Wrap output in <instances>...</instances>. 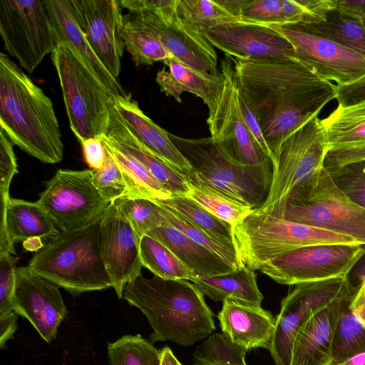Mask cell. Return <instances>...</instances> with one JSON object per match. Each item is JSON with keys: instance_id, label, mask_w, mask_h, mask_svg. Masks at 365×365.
I'll return each instance as SVG.
<instances>
[{"instance_id": "cell-1", "label": "cell", "mask_w": 365, "mask_h": 365, "mask_svg": "<svg viewBox=\"0 0 365 365\" xmlns=\"http://www.w3.org/2000/svg\"><path fill=\"white\" fill-rule=\"evenodd\" d=\"M230 58L239 90L257 118L272 160L287 136L336 98L337 86L295 56Z\"/></svg>"}, {"instance_id": "cell-2", "label": "cell", "mask_w": 365, "mask_h": 365, "mask_svg": "<svg viewBox=\"0 0 365 365\" xmlns=\"http://www.w3.org/2000/svg\"><path fill=\"white\" fill-rule=\"evenodd\" d=\"M0 127L14 145L43 163L63 158L51 100L10 58L0 53Z\"/></svg>"}, {"instance_id": "cell-3", "label": "cell", "mask_w": 365, "mask_h": 365, "mask_svg": "<svg viewBox=\"0 0 365 365\" xmlns=\"http://www.w3.org/2000/svg\"><path fill=\"white\" fill-rule=\"evenodd\" d=\"M123 298L147 317L152 342L170 341L191 346L215 330L213 314L203 294L185 279H165L142 274L128 283Z\"/></svg>"}, {"instance_id": "cell-4", "label": "cell", "mask_w": 365, "mask_h": 365, "mask_svg": "<svg viewBox=\"0 0 365 365\" xmlns=\"http://www.w3.org/2000/svg\"><path fill=\"white\" fill-rule=\"evenodd\" d=\"M169 135L191 165V172L185 175L190 186L254 211L263 207L272 182V161L256 165H237L222 155L211 137L185 138L170 133Z\"/></svg>"}, {"instance_id": "cell-5", "label": "cell", "mask_w": 365, "mask_h": 365, "mask_svg": "<svg viewBox=\"0 0 365 365\" xmlns=\"http://www.w3.org/2000/svg\"><path fill=\"white\" fill-rule=\"evenodd\" d=\"M101 217L78 230L60 231L34 254L28 267L73 294L113 287L102 254Z\"/></svg>"}, {"instance_id": "cell-6", "label": "cell", "mask_w": 365, "mask_h": 365, "mask_svg": "<svg viewBox=\"0 0 365 365\" xmlns=\"http://www.w3.org/2000/svg\"><path fill=\"white\" fill-rule=\"evenodd\" d=\"M270 215L343 235L365 246V208L336 186L324 167L294 187Z\"/></svg>"}, {"instance_id": "cell-7", "label": "cell", "mask_w": 365, "mask_h": 365, "mask_svg": "<svg viewBox=\"0 0 365 365\" xmlns=\"http://www.w3.org/2000/svg\"><path fill=\"white\" fill-rule=\"evenodd\" d=\"M233 240L242 264L253 271L261 269L274 257L297 248L323 244L358 243L343 235L257 211L233 227Z\"/></svg>"}, {"instance_id": "cell-8", "label": "cell", "mask_w": 365, "mask_h": 365, "mask_svg": "<svg viewBox=\"0 0 365 365\" xmlns=\"http://www.w3.org/2000/svg\"><path fill=\"white\" fill-rule=\"evenodd\" d=\"M70 128L78 140L105 135L115 97L71 48L58 43L51 53Z\"/></svg>"}, {"instance_id": "cell-9", "label": "cell", "mask_w": 365, "mask_h": 365, "mask_svg": "<svg viewBox=\"0 0 365 365\" xmlns=\"http://www.w3.org/2000/svg\"><path fill=\"white\" fill-rule=\"evenodd\" d=\"M126 7L176 60L205 76L220 74L215 48L183 21L176 0H129Z\"/></svg>"}, {"instance_id": "cell-10", "label": "cell", "mask_w": 365, "mask_h": 365, "mask_svg": "<svg viewBox=\"0 0 365 365\" xmlns=\"http://www.w3.org/2000/svg\"><path fill=\"white\" fill-rule=\"evenodd\" d=\"M329 151L325 130L318 116L287 136L272 158L273 178L267 200L259 212L280 208L290 192L324 167Z\"/></svg>"}, {"instance_id": "cell-11", "label": "cell", "mask_w": 365, "mask_h": 365, "mask_svg": "<svg viewBox=\"0 0 365 365\" xmlns=\"http://www.w3.org/2000/svg\"><path fill=\"white\" fill-rule=\"evenodd\" d=\"M223 81L207 123L218 150L232 163L256 165L272 162L247 128L240 109L234 64L230 57L222 60Z\"/></svg>"}, {"instance_id": "cell-12", "label": "cell", "mask_w": 365, "mask_h": 365, "mask_svg": "<svg viewBox=\"0 0 365 365\" xmlns=\"http://www.w3.org/2000/svg\"><path fill=\"white\" fill-rule=\"evenodd\" d=\"M0 34L5 49L29 73L57 46L53 24L41 0H0Z\"/></svg>"}, {"instance_id": "cell-13", "label": "cell", "mask_w": 365, "mask_h": 365, "mask_svg": "<svg viewBox=\"0 0 365 365\" xmlns=\"http://www.w3.org/2000/svg\"><path fill=\"white\" fill-rule=\"evenodd\" d=\"M364 254L365 246L359 243L307 246L274 257L260 270L286 285L347 277Z\"/></svg>"}, {"instance_id": "cell-14", "label": "cell", "mask_w": 365, "mask_h": 365, "mask_svg": "<svg viewBox=\"0 0 365 365\" xmlns=\"http://www.w3.org/2000/svg\"><path fill=\"white\" fill-rule=\"evenodd\" d=\"M356 287L348 277L299 284L281 302L269 351L276 365H290L296 335L313 314L353 297Z\"/></svg>"}, {"instance_id": "cell-15", "label": "cell", "mask_w": 365, "mask_h": 365, "mask_svg": "<svg viewBox=\"0 0 365 365\" xmlns=\"http://www.w3.org/2000/svg\"><path fill=\"white\" fill-rule=\"evenodd\" d=\"M36 202L61 232L87 226L110 205L95 186L91 169L58 170Z\"/></svg>"}, {"instance_id": "cell-16", "label": "cell", "mask_w": 365, "mask_h": 365, "mask_svg": "<svg viewBox=\"0 0 365 365\" xmlns=\"http://www.w3.org/2000/svg\"><path fill=\"white\" fill-rule=\"evenodd\" d=\"M292 46L294 56L322 79L338 86L365 74V58L331 40L300 31L289 24L270 26Z\"/></svg>"}, {"instance_id": "cell-17", "label": "cell", "mask_w": 365, "mask_h": 365, "mask_svg": "<svg viewBox=\"0 0 365 365\" xmlns=\"http://www.w3.org/2000/svg\"><path fill=\"white\" fill-rule=\"evenodd\" d=\"M75 19L94 52L118 79L125 46L119 0H70Z\"/></svg>"}, {"instance_id": "cell-18", "label": "cell", "mask_w": 365, "mask_h": 365, "mask_svg": "<svg viewBox=\"0 0 365 365\" xmlns=\"http://www.w3.org/2000/svg\"><path fill=\"white\" fill-rule=\"evenodd\" d=\"M14 311L28 319L48 343L55 339L67 310L58 286L31 271L16 269Z\"/></svg>"}, {"instance_id": "cell-19", "label": "cell", "mask_w": 365, "mask_h": 365, "mask_svg": "<svg viewBox=\"0 0 365 365\" xmlns=\"http://www.w3.org/2000/svg\"><path fill=\"white\" fill-rule=\"evenodd\" d=\"M101 230L105 266L118 298L122 299L125 285L141 274L140 238L115 203L104 211Z\"/></svg>"}, {"instance_id": "cell-20", "label": "cell", "mask_w": 365, "mask_h": 365, "mask_svg": "<svg viewBox=\"0 0 365 365\" xmlns=\"http://www.w3.org/2000/svg\"><path fill=\"white\" fill-rule=\"evenodd\" d=\"M199 33L214 47L235 59L294 56L290 43L270 26L229 22Z\"/></svg>"}, {"instance_id": "cell-21", "label": "cell", "mask_w": 365, "mask_h": 365, "mask_svg": "<svg viewBox=\"0 0 365 365\" xmlns=\"http://www.w3.org/2000/svg\"><path fill=\"white\" fill-rule=\"evenodd\" d=\"M222 332L235 344L247 350L269 349L276 318L261 307L226 299L217 314Z\"/></svg>"}, {"instance_id": "cell-22", "label": "cell", "mask_w": 365, "mask_h": 365, "mask_svg": "<svg viewBox=\"0 0 365 365\" xmlns=\"http://www.w3.org/2000/svg\"><path fill=\"white\" fill-rule=\"evenodd\" d=\"M53 26L57 44L71 48L115 98L128 95L118 78L104 66L78 25L70 0H44Z\"/></svg>"}, {"instance_id": "cell-23", "label": "cell", "mask_w": 365, "mask_h": 365, "mask_svg": "<svg viewBox=\"0 0 365 365\" xmlns=\"http://www.w3.org/2000/svg\"><path fill=\"white\" fill-rule=\"evenodd\" d=\"M124 123L144 148L185 176L192 168L170 138L169 133L147 116L130 96L114 98Z\"/></svg>"}, {"instance_id": "cell-24", "label": "cell", "mask_w": 365, "mask_h": 365, "mask_svg": "<svg viewBox=\"0 0 365 365\" xmlns=\"http://www.w3.org/2000/svg\"><path fill=\"white\" fill-rule=\"evenodd\" d=\"M0 250L13 252L15 242L48 241L60 230L37 203L11 198L1 202Z\"/></svg>"}, {"instance_id": "cell-25", "label": "cell", "mask_w": 365, "mask_h": 365, "mask_svg": "<svg viewBox=\"0 0 365 365\" xmlns=\"http://www.w3.org/2000/svg\"><path fill=\"white\" fill-rule=\"evenodd\" d=\"M344 300L315 313L302 324L294 341L290 365H331L336 320Z\"/></svg>"}, {"instance_id": "cell-26", "label": "cell", "mask_w": 365, "mask_h": 365, "mask_svg": "<svg viewBox=\"0 0 365 365\" xmlns=\"http://www.w3.org/2000/svg\"><path fill=\"white\" fill-rule=\"evenodd\" d=\"M106 136L120 150L138 160L173 196H187L190 187L184 175L148 152L129 130L114 105L110 104Z\"/></svg>"}, {"instance_id": "cell-27", "label": "cell", "mask_w": 365, "mask_h": 365, "mask_svg": "<svg viewBox=\"0 0 365 365\" xmlns=\"http://www.w3.org/2000/svg\"><path fill=\"white\" fill-rule=\"evenodd\" d=\"M147 235L166 246L195 277H214L237 269L230 262L193 241L166 220L162 226L150 230Z\"/></svg>"}, {"instance_id": "cell-28", "label": "cell", "mask_w": 365, "mask_h": 365, "mask_svg": "<svg viewBox=\"0 0 365 365\" xmlns=\"http://www.w3.org/2000/svg\"><path fill=\"white\" fill-rule=\"evenodd\" d=\"M168 70L157 73L155 81L160 91L182 103L185 92L200 98L210 109L214 104L223 81V76H205L171 57L163 61Z\"/></svg>"}, {"instance_id": "cell-29", "label": "cell", "mask_w": 365, "mask_h": 365, "mask_svg": "<svg viewBox=\"0 0 365 365\" xmlns=\"http://www.w3.org/2000/svg\"><path fill=\"white\" fill-rule=\"evenodd\" d=\"M190 281L203 294L215 302L226 299L261 307L263 296L255 272L242 265L232 272L214 277L195 276Z\"/></svg>"}, {"instance_id": "cell-30", "label": "cell", "mask_w": 365, "mask_h": 365, "mask_svg": "<svg viewBox=\"0 0 365 365\" xmlns=\"http://www.w3.org/2000/svg\"><path fill=\"white\" fill-rule=\"evenodd\" d=\"M321 121L329 150L365 147V101L348 106L338 105Z\"/></svg>"}, {"instance_id": "cell-31", "label": "cell", "mask_w": 365, "mask_h": 365, "mask_svg": "<svg viewBox=\"0 0 365 365\" xmlns=\"http://www.w3.org/2000/svg\"><path fill=\"white\" fill-rule=\"evenodd\" d=\"M289 24L304 32L331 40L365 58V26L358 19L335 9L322 21Z\"/></svg>"}, {"instance_id": "cell-32", "label": "cell", "mask_w": 365, "mask_h": 365, "mask_svg": "<svg viewBox=\"0 0 365 365\" xmlns=\"http://www.w3.org/2000/svg\"><path fill=\"white\" fill-rule=\"evenodd\" d=\"M120 168L129 191V197L165 200L172 193L138 160L118 149L106 136L98 137Z\"/></svg>"}, {"instance_id": "cell-33", "label": "cell", "mask_w": 365, "mask_h": 365, "mask_svg": "<svg viewBox=\"0 0 365 365\" xmlns=\"http://www.w3.org/2000/svg\"><path fill=\"white\" fill-rule=\"evenodd\" d=\"M353 298L343 301L339 306L332 341L331 365L341 364L365 353V327L350 307Z\"/></svg>"}, {"instance_id": "cell-34", "label": "cell", "mask_w": 365, "mask_h": 365, "mask_svg": "<svg viewBox=\"0 0 365 365\" xmlns=\"http://www.w3.org/2000/svg\"><path fill=\"white\" fill-rule=\"evenodd\" d=\"M167 209L180 213L190 222L212 237L226 244H234L233 227L210 213L187 196H173L165 200H153Z\"/></svg>"}, {"instance_id": "cell-35", "label": "cell", "mask_w": 365, "mask_h": 365, "mask_svg": "<svg viewBox=\"0 0 365 365\" xmlns=\"http://www.w3.org/2000/svg\"><path fill=\"white\" fill-rule=\"evenodd\" d=\"M121 37L125 48L136 65H152L173 57L162 43L145 30L130 14L123 16Z\"/></svg>"}, {"instance_id": "cell-36", "label": "cell", "mask_w": 365, "mask_h": 365, "mask_svg": "<svg viewBox=\"0 0 365 365\" xmlns=\"http://www.w3.org/2000/svg\"><path fill=\"white\" fill-rule=\"evenodd\" d=\"M140 255L143 266L155 276L165 279L190 280L194 274L164 245L145 235L140 239Z\"/></svg>"}, {"instance_id": "cell-37", "label": "cell", "mask_w": 365, "mask_h": 365, "mask_svg": "<svg viewBox=\"0 0 365 365\" xmlns=\"http://www.w3.org/2000/svg\"><path fill=\"white\" fill-rule=\"evenodd\" d=\"M110 365H160L161 351L140 334L125 335L108 344Z\"/></svg>"}, {"instance_id": "cell-38", "label": "cell", "mask_w": 365, "mask_h": 365, "mask_svg": "<svg viewBox=\"0 0 365 365\" xmlns=\"http://www.w3.org/2000/svg\"><path fill=\"white\" fill-rule=\"evenodd\" d=\"M176 6L183 21L197 32L229 22L242 21L217 0H176Z\"/></svg>"}, {"instance_id": "cell-39", "label": "cell", "mask_w": 365, "mask_h": 365, "mask_svg": "<svg viewBox=\"0 0 365 365\" xmlns=\"http://www.w3.org/2000/svg\"><path fill=\"white\" fill-rule=\"evenodd\" d=\"M247 351L224 333L215 332L197 347L192 365H248L245 361Z\"/></svg>"}, {"instance_id": "cell-40", "label": "cell", "mask_w": 365, "mask_h": 365, "mask_svg": "<svg viewBox=\"0 0 365 365\" xmlns=\"http://www.w3.org/2000/svg\"><path fill=\"white\" fill-rule=\"evenodd\" d=\"M158 206L160 214L170 225L182 232L193 241L219 255L232 264L236 269H240L243 265L235 245L226 244L212 237L193 225L180 213L167 209L160 205Z\"/></svg>"}, {"instance_id": "cell-41", "label": "cell", "mask_w": 365, "mask_h": 365, "mask_svg": "<svg viewBox=\"0 0 365 365\" xmlns=\"http://www.w3.org/2000/svg\"><path fill=\"white\" fill-rule=\"evenodd\" d=\"M113 203L140 239L150 230L162 226L165 222V218L160 212L158 205L153 200L125 197Z\"/></svg>"}, {"instance_id": "cell-42", "label": "cell", "mask_w": 365, "mask_h": 365, "mask_svg": "<svg viewBox=\"0 0 365 365\" xmlns=\"http://www.w3.org/2000/svg\"><path fill=\"white\" fill-rule=\"evenodd\" d=\"M190 187V192L187 197L232 227L254 212L249 207L237 204L208 191Z\"/></svg>"}, {"instance_id": "cell-43", "label": "cell", "mask_w": 365, "mask_h": 365, "mask_svg": "<svg viewBox=\"0 0 365 365\" xmlns=\"http://www.w3.org/2000/svg\"><path fill=\"white\" fill-rule=\"evenodd\" d=\"M235 16L242 21L267 26L287 24L282 0H240Z\"/></svg>"}, {"instance_id": "cell-44", "label": "cell", "mask_w": 365, "mask_h": 365, "mask_svg": "<svg viewBox=\"0 0 365 365\" xmlns=\"http://www.w3.org/2000/svg\"><path fill=\"white\" fill-rule=\"evenodd\" d=\"M327 171L336 186L349 198L365 208V160Z\"/></svg>"}, {"instance_id": "cell-45", "label": "cell", "mask_w": 365, "mask_h": 365, "mask_svg": "<svg viewBox=\"0 0 365 365\" xmlns=\"http://www.w3.org/2000/svg\"><path fill=\"white\" fill-rule=\"evenodd\" d=\"M104 165L92 170L93 181L100 195L108 203L129 197V191L122 173L116 163L107 152Z\"/></svg>"}, {"instance_id": "cell-46", "label": "cell", "mask_w": 365, "mask_h": 365, "mask_svg": "<svg viewBox=\"0 0 365 365\" xmlns=\"http://www.w3.org/2000/svg\"><path fill=\"white\" fill-rule=\"evenodd\" d=\"M13 143L0 127V201H8L9 187L14 176L18 173Z\"/></svg>"}, {"instance_id": "cell-47", "label": "cell", "mask_w": 365, "mask_h": 365, "mask_svg": "<svg viewBox=\"0 0 365 365\" xmlns=\"http://www.w3.org/2000/svg\"><path fill=\"white\" fill-rule=\"evenodd\" d=\"M16 259L9 252H0V314L14 311L16 288Z\"/></svg>"}, {"instance_id": "cell-48", "label": "cell", "mask_w": 365, "mask_h": 365, "mask_svg": "<svg viewBox=\"0 0 365 365\" xmlns=\"http://www.w3.org/2000/svg\"><path fill=\"white\" fill-rule=\"evenodd\" d=\"M238 99L240 109L244 118L245 122L249 128L251 134L256 141L260 145L264 153L272 159L271 153L266 143L262 129L257 120V118L248 103L246 97L239 90L238 88Z\"/></svg>"}, {"instance_id": "cell-49", "label": "cell", "mask_w": 365, "mask_h": 365, "mask_svg": "<svg viewBox=\"0 0 365 365\" xmlns=\"http://www.w3.org/2000/svg\"><path fill=\"white\" fill-rule=\"evenodd\" d=\"M336 99L342 106L365 101V74L350 83L337 86Z\"/></svg>"}, {"instance_id": "cell-50", "label": "cell", "mask_w": 365, "mask_h": 365, "mask_svg": "<svg viewBox=\"0 0 365 365\" xmlns=\"http://www.w3.org/2000/svg\"><path fill=\"white\" fill-rule=\"evenodd\" d=\"M81 144L84 160L90 168H101L106 163L108 154L102 140L99 138H90Z\"/></svg>"}, {"instance_id": "cell-51", "label": "cell", "mask_w": 365, "mask_h": 365, "mask_svg": "<svg viewBox=\"0 0 365 365\" xmlns=\"http://www.w3.org/2000/svg\"><path fill=\"white\" fill-rule=\"evenodd\" d=\"M334 4L341 14L359 20L365 19V0H334Z\"/></svg>"}, {"instance_id": "cell-52", "label": "cell", "mask_w": 365, "mask_h": 365, "mask_svg": "<svg viewBox=\"0 0 365 365\" xmlns=\"http://www.w3.org/2000/svg\"><path fill=\"white\" fill-rule=\"evenodd\" d=\"M14 312L0 314V348L3 349L6 342L13 337L17 328V316Z\"/></svg>"}, {"instance_id": "cell-53", "label": "cell", "mask_w": 365, "mask_h": 365, "mask_svg": "<svg viewBox=\"0 0 365 365\" xmlns=\"http://www.w3.org/2000/svg\"><path fill=\"white\" fill-rule=\"evenodd\" d=\"M365 305V276L361 284L358 287L353 299L351 302V309H355Z\"/></svg>"}, {"instance_id": "cell-54", "label": "cell", "mask_w": 365, "mask_h": 365, "mask_svg": "<svg viewBox=\"0 0 365 365\" xmlns=\"http://www.w3.org/2000/svg\"><path fill=\"white\" fill-rule=\"evenodd\" d=\"M161 351L160 365H180V362L174 355L172 350L168 346H165Z\"/></svg>"}, {"instance_id": "cell-55", "label": "cell", "mask_w": 365, "mask_h": 365, "mask_svg": "<svg viewBox=\"0 0 365 365\" xmlns=\"http://www.w3.org/2000/svg\"><path fill=\"white\" fill-rule=\"evenodd\" d=\"M339 365H365V353L354 356Z\"/></svg>"}, {"instance_id": "cell-56", "label": "cell", "mask_w": 365, "mask_h": 365, "mask_svg": "<svg viewBox=\"0 0 365 365\" xmlns=\"http://www.w3.org/2000/svg\"><path fill=\"white\" fill-rule=\"evenodd\" d=\"M351 310L365 327V305L358 308L351 309Z\"/></svg>"}, {"instance_id": "cell-57", "label": "cell", "mask_w": 365, "mask_h": 365, "mask_svg": "<svg viewBox=\"0 0 365 365\" xmlns=\"http://www.w3.org/2000/svg\"><path fill=\"white\" fill-rule=\"evenodd\" d=\"M361 21H362V23H363V24H364V26H365V19H363V20H361Z\"/></svg>"}, {"instance_id": "cell-58", "label": "cell", "mask_w": 365, "mask_h": 365, "mask_svg": "<svg viewBox=\"0 0 365 365\" xmlns=\"http://www.w3.org/2000/svg\"><path fill=\"white\" fill-rule=\"evenodd\" d=\"M180 365H182V364H180Z\"/></svg>"}]
</instances>
